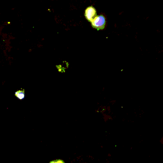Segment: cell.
Masks as SVG:
<instances>
[{
	"instance_id": "6da1fadb",
	"label": "cell",
	"mask_w": 163,
	"mask_h": 163,
	"mask_svg": "<svg viewBox=\"0 0 163 163\" xmlns=\"http://www.w3.org/2000/svg\"><path fill=\"white\" fill-rule=\"evenodd\" d=\"M92 27L97 30H102L106 25V19L103 15L97 16L91 22Z\"/></svg>"
},
{
	"instance_id": "7a4b0ae2",
	"label": "cell",
	"mask_w": 163,
	"mask_h": 163,
	"mask_svg": "<svg viewBox=\"0 0 163 163\" xmlns=\"http://www.w3.org/2000/svg\"><path fill=\"white\" fill-rule=\"evenodd\" d=\"M96 11L93 6H89L85 10V16L88 21L91 22L97 16Z\"/></svg>"
},
{
	"instance_id": "3957f363",
	"label": "cell",
	"mask_w": 163,
	"mask_h": 163,
	"mask_svg": "<svg viewBox=\"0 0 163 163\" xmlns=\"http://www.w3.org/2000/svg\"><path fill=\"white\" fill-rule=\"evenodd\" d=\"M15 95L20 100H22L25 97V90H18L15 93Z\"/></svg>"
},
{
	"instance_id": "277c9868",
	"label": "cell",
	"mask_w": 163,
	"mask_h": 163,
	"mask_svg": "<svg viewBox=\"0 0 163 163\" xmlns=\"http://www.w3.org/2000/svg\"><path fill=\"white\" fill-rule=\"evenodd\" d=\"M49 163H65L64 161L61 159H58V160H53V161H51Z\"/></svg>"
}]
</instances>
